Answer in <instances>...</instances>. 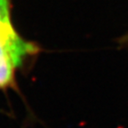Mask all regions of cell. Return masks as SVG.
<instances>
[{
  "label": "cell",
  "instance_id": "2",
  "mask_svg": "<svg viewBox=\"0 0 128 128\" xmlns=\"http://www.w3.org/2000/svg\"><path fill=\"white\" fill-rule=\"evenodd\" d=\"M12 0H0V24L11 20Z\"/></svg>",
  "mask_w": 128,
  "mask_h": 128
},
{
  "label": "cell",
  "instance_id": "1",
  "mask_svg": "<svg viewBox=\"0 0 128 128\" xmlns=\"http://www.w3.org/2000/svg\"><path fill=\"white\" fill-rule=\"evenodd\" d=\"M38 52L36 44L22 38L12 20L0 24V90L14 87L16 70Z\"/></svg>",
  "mask_w": 128,
  "mask_h": 128
}]
</instances>
